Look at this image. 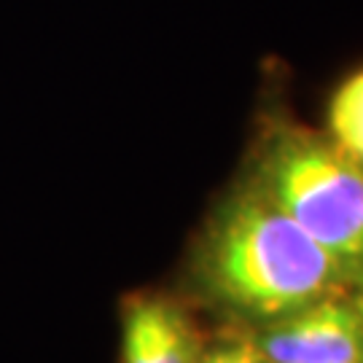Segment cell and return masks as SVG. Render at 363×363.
Instances as JSON below:
<instances>
[{
    "instance_id": "cell-6",
    "label": "cell",
    "mask_w": 363,
    "mask_h": 363,
    "mask_svg": "<svg viewBox=\"0 0 363 363\" xmlns=\"http://www.w3.org/2000/svg\"><path fill=\"white\" fill-rule=\"evenodd\" d=\"M199 363H269L253 337L242 328H232L213 347H205Z\"/></svg>"
},
{
    "instance_id": "cell-5",
    "label": "cell",
    "mask_w": 363,
    "mask_h": 363,
    "mask_svg": "<svg viewBox=\"0 0 363 363\" xmlns=\"http://www.w3.org/2000/svg\"><path fill=\"white\" fill-rule=\"evenodd\" d=\"M323 132L363 167V67L342 78L331 91Z\"/></svg>"
},
{
    "instance_id": "cell-7",
    "label": "cell",
    "mask_w": 363,
    "mask_h": 363,
    "mask_svg": "<svg viewBox=\"0 0 363 363\" xmlns=\"http://www.w3.org/2000/svg\"><path fill=\"white\" fill-rule=\"evenodd\" d=\"M350 298H352V304L358 307V312H361V318H363V269L358 272V277L352 280V286H350Z\"/></svg>"
},
{
    "instance_id": "cell-4",
    "label": "cell",
    "mask_w": 363,
    "mask_h": 363,
    "mask_svg": "<svg viewBox=\"0 0 363 363\" xmlns=\"http://www.w3.org/2000/svg\"><path fill=\"white\" fill-rule=\"evenodd\" d=\"M205 339L186 301L135 294L121 310V363H199Z\"/></svg>"
},
{
    "instance_id": "cell-2",
    "label": "cell",
    "mask_w": 363,
    "mask_h": 363,
    "mask_svg": "<svg viewBox=\"0 0 363 363\" xmlns=\"http://www.w3.org/2000/svg\"><path fill=\"white\" fill-rule=\"evenodd\" d=\"M240 175L294 218L352 280L363 269V167L291 108L283 76H267Z\"/></svg>"
},
{
    "instance_id": "cell-3",
    "label": "cell",
    "mask_w": 363,
    "mask_h": 363,
    "mask_svg": "<svg viewBox=\"0 0 363 363\" xmlns=\"http://www.w3.org/2000/svg\"><path fill=\"white\" fill-rule=\"evenodd\" d=\"M247 334L269 363H363V318L350 291Z\"/></svg>"
},
{
    "instance_id": "cell-1",
    "label": "cell",
    "mask_w": 363,
    "mask_h": 363,
    "mask_svg": "<svg viewBox=\"0 0 363 363\" xmlns=\"http://www.w3.org/2000/svg\"><path fill=\"white\" fill-rule=\"evenodd\" d=\"M183 283L199 304L242 331L350 291L337 261L242 175L196 232Z\"/></svg>"
}]
</instances>
